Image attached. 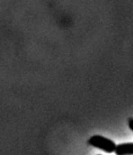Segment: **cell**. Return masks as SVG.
Instances as JSON below:
<instances>
[{
  "label": "cell",
  "mask_w": 133,
  "mask_h": 155,
  "mask_svg": "<svg viewBox=\"0 0 133 155\" xmlns=\"http://www.w3.org/2000/svg\"><path fill=\"white\" fill-rule=\"evenodd\" d=\"M98 155H101V154H98Z\"/></svg>",
  "instance_id": "277c9868"
},
{
  "label": "cell",
  "mask_w": 133,
  "mask_h": 155,
  "mask_svg": "<svg viewBox=\"0 0 133 155\" xmlns=\"http://www.w3.org/2000/svg\"><path fill=\"white\" fill-rule=\"evenodd\" d=\"M88 144L108 153H111L115 152L116 148V144L114 141L99 135H95L91 137L88 140Z\"/></svg>",
  "instance_id": "6da1fadb"
},
{
  "label": "cell",
  "mask_w": 133,
  "mask_h": 155,
  "mask_svg": "<svg viewBox=\"0 0 133 155\" xmlns=\"http://www.w3.org/2000/svg\"><path fill=\"white\" fill-rule=\"evenodd\" d=\"M129 128L133 131V119H131L129 120Z\"/></svg>",
  "instance_id": "3957f363"
},
{
  "label": "cell",
  "mask_w": 133,
  "mask_h": 155,
  "mask_svg": "<svg viewBox=\"0 0 133 155\" xmlns=\"http://www.w3.org/2000/svg\"><path fill=\"white\" fill-rule=\"evenodd\" d=\"M115 153L116 155H133V143H121L116 145Z\"/></svg>",
  "instance_id": "7a4b0ae2"
}]
</instances>
